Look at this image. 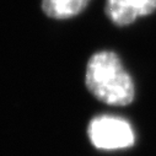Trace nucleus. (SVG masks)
Listing matches in <instances>:
<instances>
[{"mask_svg":"<svg viewBox=\"0 0 156 156\" xmlns=\"http://www.w3.org/2000/svg\"><path fill=\"white\" fill-rule=\"evenodd\" d=\"M85 84L97 100L111 106H127L135 96L130 74L119 57L109 51L97 52L89 59Z\"/></svg>","mask_w":156,"mask_h":156,"instance_id":"nucleus-1","label":"nucleus"},{"mask_svg":"<svg viewBox=\"0 0 156 156\" xmlns=\"http://www.w3.org/2000/svg\"><path fill=\"white\" fill-rule=\"evenodd\" d=\"M87 135L100 150H121L134 145L135 134L132 124L119 117L98 115L90 122Z\"/></svg>","mask_w":156,"mask_h":156,"instance_id":"nucleus-2","label":"nucleus"},{"mask_svg":"<svg viewBox=\"0 0 156 156\" xmlns=\"http://www.w3.org/2000/svg\"><path fill=\"white\" fill-rule=\"evenodd\" d=\"M156 10V0H107L106 15L117 26H128Z\"/></svg>","mask_w":156,"mask_h":156,"instance_id":"nucleus-3","label":"nucleus"},{"mask_svg":"<svg viewBox=\"0 0 156 156\" xmlns=\"http://www.w3.org/2000/svg\"><path fill=\"white\" fill-rule=\"evenodd\" d=\"M90 0H42L43 12L55 20H66L79 15Z\"/></svg>","mask_w":156,"mask_h":156,"instance_id":"nucleus-4","label":"nucleus"}]
</instances>
